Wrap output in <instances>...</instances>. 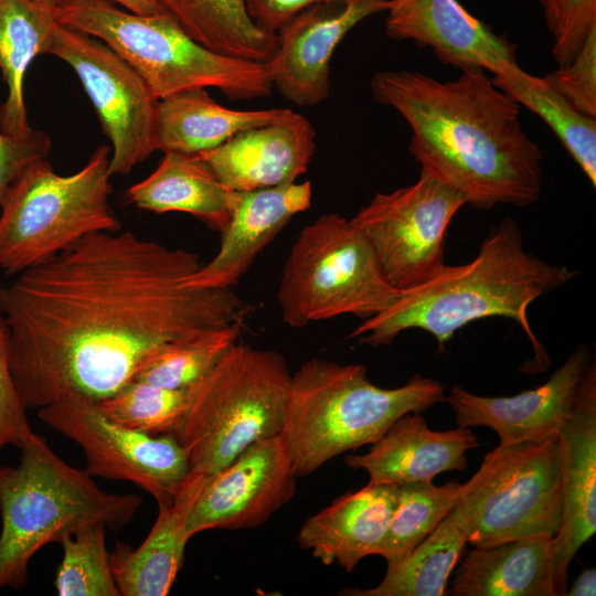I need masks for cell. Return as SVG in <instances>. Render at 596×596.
I'll use <instances>...</instances> for the list:
<instances>
[{"label":"cell","instance_id":"cb8c5ba5","mask_svg":"<svg viewBox=\"0 0 596 596\" xmlns=\"http://www.w3.org/2000/svg\"><path fill=\"white\" fill-rule=\"evenodd\" d=\"M451 596H557L552 578V538L529 536L470 550Z\"/></svg>","mask_w":596,"mask_h":596},{"label":"cell","instance_id":"3957f363","mask_svg":"<svg viewBox=\"0 0 596 596\" xmlns=\"http://www.w3.org/2000/svg\"><path fill=\"white\" fill-rule=\"evenodd\" d=\"M576 274L567 266L530 254L518 223L504 219L490 231L472 260L445 265L428 281L401 291L389 308L362 320L350 338L381 347L391 344L405 330L421 329L435 337L440 352L456 331L468 323L504 317L522 328L532 344L539 371H543L550 360L531 328L528 309Z\"/></svg>","mask_w":596,"mask_h":596},{"label":"cell","instance_id":"2e32d148","mask_svg":"<svg viewBox=\"0 0 596 596\" xmlns=\"http://www.w3.org/2000/svg\"><path fill=\"white\" fill-rule=\"evenodd\" d=\"M562 481V520L552 538V578L565 595L568 568L596 532V363L578 383L571 412L557 433Z\"/></svg>","mask_w":596,"mask_h":596},{"label":"cell","instance_id":"d4e9b609","mask_svg":"<svg viewBox=\"0 0 596 596\" xmlns=\"http://www.w3.org/2000/svg\"><path fill=\"white\" fill-rule=\"evenodd\" d=\"M288 108L235 110L216 103L205 88L180 92L159 100L157 148L164 152L199 155L240 131L281 121Z\"/></svg>","mask_w":596,"mask_h":596},{"label":"cell","instance_id":"ba28073f","mask_svg":"<svg viewBox=\"0 0 596 596\" xmlns=\"http://www.w3.org/2000/svg\"><path fill=\"white\" fill-rule=\"evenodd\" d=\"M110 147L99 146L86 164L57 174L47 159L26 168L0 203V270L17 275L85 235L116 232L110 204Z\"/></svg>","mask_w":596,"mask_h":596},{"label":"cell","instance_id":"e575fe53","mask_svg":"<svg viewBox=\"0 0 596 596\" xmlns=\"http://www.w3.org/2000/svg\"><path fill=\"white\" fill-rule=\"evenodd\" d=\"M553 38L552 54L567 65L596 28V0H539Z\"/></svg>","mask_w":596,"mask_h":596},{"label":"cell","instance_id":"603a6c76","mask_svg":"<svg viewBox=\"0 0 596 596\" xmlns=\"http://www.w3.org/2000/svg\"><path fill=\"white\" fill-rule=\"evenodd\" d=\"M207 475L191 470L173 500L158 505V517L143 542L134 550L117 542L109 552L111 572L121 596H166L182 565L191 539L190 512Z\"/></svg>","mask_w":596,"mask_h":596},{"label":"cell","instance_id":"ffe728a7","mask_svg":"<svg viewBox=\"0 0 596 596\" xmlns=\"http://www.w3.org/2000/svg\"><path fill=\"white\" fill-rule=\"evenodd\" d=\"M316 150L311 123L295 113L278 123L237 132L198 156L228 191H247L296 182Z\"/></svg>","mask_w":596,"mask_h":596},{"label":"cell","instance_id":"f35d334b","mask_svg":"<svg viewBox=\"0 0 596 596\" xmlns=\"http://www.w3.org/2000/svg\"><path fill=\"white\" fill-rule=\"evenodd\" d=\"M328 0H244L246 11L262 31L277 34L306 8Z\"/></svg>","mask_w":596,"mask_h":596},{"label":"cell","instance_id":"5bb4252c","mask_svg":"<svg viewBox=\"0 0 596 596\" xmlns=\"http://www.w3.org/2000/svg\"><path fill=\"white\" fill-rule=\"evenodd\" d=\"M296 479L281 435L251 445L207 476L189 515L190 538L265 523L294 497Z\"/></svg>","mask_w":596,"mask_h":596},{"label":"cell","instance_id":"e0dca14e","mask_svg":"<svg viewBox=\"0 0 596 596\" xmlns=\"http://www.w3.org/2000/svg\"><path fill=\"white\" fill-rule=\"evenodd\" d=\"M592 361L581 344L542 385L512 396H480L453 386L446 401L461 427L493 429L499 445L541 441L556 436L568 416L581 377Z\"/></svg>","mask_w":596,"mask_h":596},{"label":"cell","instance_id":"83f0119b","mask_svg":"<svg viewBox=\"0 0 596 596\" xmlns=\"http://www.w3.org/2000/svg\"><path fill=\"white\" fill-rule=\"evenodd\" d=\"M183 31L219 54L267 63L277 35L262 31L248 15L244 0H156Z\"/></svg>","mask_w":596,"mask_h":596},{"label":"cell","instance_id":"4dcf8cb0","mask_svg":"<svg viewBox=\"0 0 596 596\" xmlns=\"http://www.w3.org/2000/svg\"><path fill=\"white\" fill-rule=\"evenodd\" d=\"M465 483L414 481L397 486V503L376 555L392 565L406 557L448 514L470 488Z\"/></svg>","mask_w":596,"mask_h":596},{"label":"cell","instance_id":"9a60e30c","mask_svg":"<svg viewBox=\"0 0 596 596\" xmlns=\"http://www.w3.org/2000/svg\"><path fill=\"white\" fill-rule=\"evenodd\" d=\"M387 1L328 0L299 12L277 32V49L265 63L273 87L299 106L326 100L336 47L362 20L384 12Z\"/></svg>","mask_w":596,"mask_h":596},{"label":"cell","instance_id":"5b68a950","mask_svg":"<svg viewBox=\"0 0 596 596\" xmlns=\"http://www.w3.org/2000/svg\"><path fill=\"white\" fill-rule=\"evenodd\" d=\"M17 466L0 467V589L22 588L34 554L94 522L119 531L142 499L103 490L85 471L58 457L35 433L20 448Z\"/></svg>","mask_w":596,"mask_h":596},{"label":"cell","instance_id":"9c48e42d","mask_svg":"<svg viewBox=\"0 0 596 596\" xmlns=\"http://www.w3.org/2000/svg\"><path fill=\"white\" fill-rule=\"evenodd\" d=\"M400 295L352 220L324 213L295 240L283 267L277 301L283 320L300 328L345 315L365 320Z\"/></svg>","mask_w":596,"mask_h":596},{"label":"cell","instance_id":"60d3db41","mask_svg":"<svg viewBox=\"0 0 596 596\" xmlns=\"http://www.w3.org/2000/svg\"><path fill=\"white\" fill-rule=\"evenodd\" d=\"M123 6L127 11L137 14H158L164 12L156 0H107Z\"/></svg>","mask_w":596,"mask_h":596},{"label":"cell","instance_id":"74e56055","mask_svg":"<svg viewBox=\"0 0 596 596\" xmlns=\"http://www.w3.org/2000/svg\"><path fill=\"white\" fill-rule=\"evenodd\" d=\"M51 150L50 137L31 129L23 136H11L0 131V203L8 188L32 163L47 159Z\"/></svg>","mask_w":596,"mask_h":596},{"label":"cell","instance_id":"b9f144b4","mask_svg":"<svg viewBox=\"0 0 596 596\" xmlns=\"http://www.w3.org/2000/svg\"><path fill=\"white\" fill-rule=\"evenodd\" d=\"M33 1H35L38 3H41L43 6H46V7L54 10V9L61 7L62 4H64L68 0H33Z\"/></svg>","mask_w":596,"mask_h":596},{"label":"cell","instance_id":"d6a6232c","mask_svg":"<svg viewBox=\"0 0 596 596\" xmlns=\"http://www.w3.org/2000/svg\"><path fill=\"white\" fill-rule=\"evenodd\" d=\"M190 397V387L166 389L131 380L110 396L96 402L111 421L151 436L172 434Z\"/></svg>","mask_w":596,"mask_h":596},{"label":"cell","instance_id":"484cf974","mask_svg":"<svg viewBox=\"0 0 596 596\" xmlns=\"http://www.w3.org/2000/svg\"><path fill=\"white\" fill-rule=\"evenodd\" d=\"M126 199L155 213H188L221 233L231 219L233 191L198 156L164 152L149 177L127 189Z\"/></svg>","mask_w":596,"mask_h":596},{"label":"cell","instance_id":"277c9868","mask_svg":"<svg viewBox=\"0 0 596 596\" xmlns=\"http://www.w3.org/2000/svg\"><path fill=\"white\" fill-rule=\"evenodd\" d=\"M446 401L444 385L421 374L385 389L362 364L312 358L292 374L280 433L296 477L340 454L373 444L401 416Z\"/></svg>","mask_w":596,"mask_h":596},{"label":"cell","instance_id":"7c38bea8","mask_svg":"<svg viewBox=\"0 0 596 596\" xmlns=\"http://www.w3.org/2000/svg\"><path fill=\"white\" fill-rule=\"evenodd\" d=\"M45 54L78 76L110 141L111 174H127L157 148L159 99L142 77L106 43L58 23Z\"/></svg>","mask_w":596,"mask_h":596},{"label":"cell","instance_id":"d6986e66","mask_svg":"<svg viewBox=\"0 0 596 596\" xmlns=\"http://www.w3.org/2000/svg\"><path fill=\"white\" fill-rule=\"evenodd\" d=\"M311 183L233 191L231 219L217 253L184 281L203 288H233L258 254L298 213L311 204Z\"/></svg>","mask_w":596,"mask_h":596},{"label":"cell","instance_id":"4316f807","mask_svg":"<svg viewBox=\"0 0 596 596\" xmlns=\"http://www.w3.org/2000/svg\"><path fill=\"white\" fill-rule=\"evenodd\" d=\"M58 25L54 10L33 0H0V71L7 97L0 106V131L26 135L32 128L24 103V76L39 54H45Z\"/></svg>","mask_w":596,"mask_h":596},{"label":"cell","instance_id":"6da1fadb","mask_svg":"<svg viewBox=\"0 0 596 596\" xmlns=\"http://www.w3.org/2000/svg\"><path fill=\"white\" fill-rule=\"evenodd\" d=\"M196 253L100 231L0 288L10 368L26 409L64 396L99 402L132 380L160 347L244 323L233 288L184 281Z\"/></svg>","mask_w":596,"mask_h":596},{"label":"cell","instance_id":"7402d4cb","mask_svg":"<svg viewBox=\"0 0 596 596\" xmlns=\"http://www.w3.org/2000/svg\"><path fill=\"white\" fill-rule=\"evenodd\" d=\"M397 494V486L374 483L348 492L308 518L297 542L324 565L337 563L351 572L365 556L376 555Z\"/></svg>","mask_w":596,"mask_h":596},{"label":"cell","instance_id":"836d02e7","mask_svg":"<svg viewBox=\"0 0 596 596\" xmlns=\"http://www.w3.org/2000/svg\"><path fill=\"white\" fill-rule=\"evenodd\" d=\"M243 327L235 323L202 340L167 343L143 361L132 380L172 390L189 389L237 341Z\"/></svg>","mask_w":596,"mask_h":596},{"label":"cell","instance_id":"ac0fdd59","mask_svg":"<svg viewBox=\"0 0 596 596\" xmlns=\"http://www.w3.org/2000/svg\"><path fill=\"white\" fill-rule=\"evenodd\" d=\"M385 12L387 38L428 46L446 65L494 74L517 64L515 45L458 0H389Z\"/></svg>","mask_w":596,"mask_h":596},{"label":"cell","instance_id":"4fadbf2b","mask_svg":"<svg viewBox=\"0 0 596 596\" xmlns=\"http://www.w3.org/2000/svg\"><path fill=\"white\" fill-rule=\"evenodd\" d=\"M38 417L82 448L91 477L132 482L158 505L173 500L191 471L188 455L172 434L151 436L130 429L87 398L64 396L38 409Z\"/></svg>","mask_w":596,"mask_h":596},{"label":"cell","instance_id":"30bf717a","mask_svg":"<svg viewBox=\"0 0 596 596\" xmlns=\"http://www.w3.org/2000/svg\"><path fill=\"white\" fill-rule=\"evenodd\" d=\"M455 504L475 547L529 538H553L562 520L557 436L499 445Z\"/></svg>","mask_w":596,"mask_h":596},{"label":"cell","instance_id":"ab89813d","mask_svg":"<svg viewBox=\"0 0 596 596\" xmlns=\"http://www.w3.org/2000/svg\"><path fill=\"white\" fill-rule=\"evenodd\" d=\"M567 596H595L596 595V570L589 567L584 570L567 588Z\"/></svg>","mask_w":596,"mask_h":596},{"label":"cell","instance_id":"44dd1931","mask_svg":"<svg viewBox=\"0 0 596 596\" xmlns=\"http://www.w3.org/2000/svg\"><path fill=\"white\" fill-rule=\"evenodd\" d=\"M371 445L365 454L347 456L345 464L365 470L369 483L392 486L462 471L468 464L466 453L479 446L470 427L432 430L421 413L401 416Z\"/></svg>","mask_w":596,"mask_h":596},{"label":"cell","instance_id":"8d00e7d4","mask_svg":"<svg viewBox=\"0 0 596 596\" xmlns=\"http://www.w3.org/2000/svg\"><path fill=\"white\" fill-rule=\"evenodd\" d=\"M32 434L26 408L13 381L7 330L0 315V450L7 446L20 449Z\"/></svg>","mask_w":596,"mask_h":596},{"label":"cell","instance_id":"f546056e","mask_svg":"<svg viewBox=\"0 0 596 596\" xmlns=\"http://www.w3.org/2000/svg\"><path fill=\"white\" fill-rule=\"evenodd\" d=\"M493 84L520 106L538 115L555 134L593 187H596V118L587 117L556 92L544 77L518 63L492 74Z\"/></svg>","mask_w":596,"mask_h":596},{"label":"cell","instance_id":"7a4b0ae2","mask_svg":"<svg viewBox=\"0 0 596 596\" xmlns=\"http://www.w3.org/2000/svg\"><path fill=\"white\" fill-rule=\"evenodd\" d=\"M440 82L412 71L376 73L374 99L397 110L412 130L409 152L422 170L489 210L524 207L540 198L543 153L520 121V105L483 70Z\"/></svg>","mask_w":596,"mask_h":596},{"label":"cell","instance_id":"d590c367","mask_svg":"<svg viewBox=\"0 0 596 596\" xmlns=\"http://www.w3.org/2000/svg\"><path fill=\"white\" fill-rule=\"evenodd\" d=\"M543 77L576 110L596 118V28L567 65Z\"/></svg>","mask_w":596,"mask_h":596},{"label":"cell","instance_id":"8992f818","mask_svg":"<svg viewBox=\"0 0 596 596\" xmlns=\"http://www.w3.org/2000/svg\"><path fill=\"white\" fill-rule=\"evenodd\" d=\"M56 21L106 43L160 100L213 87L233 100L268 96L274 89L265 63L225 56L194 41L167 12L137 14L107 0H68Z\"/></svg>","mask_w":596,"mask_h":596},{"label":"cell","instance_id":"8fae6325","mask_svg":"<svg viewBox=\"0 0 596 596\" xmlns=\"http://www.w3.org/2000/svg\"><path fill=\"white\" fill-rule=\"evenodd\" d=\"M465 198L434 175L390 193H376L351 219L387 283L400 291L417 287L446 265L445 240Z\"/></svg>","mask_w":596,"mask_h":596},{"label":"cell","instance_id":"52a82bcc","mask_svg":"<svg viewBox=\"0 0 596 596\" xmlns=\"http://www.w3.org/2000/svg\"><path fill=\"white\" fill-rule=\"evenodd\" d=\"M291 373L274 350L237 341L190 387L185 412L172 433L190 469L211 475L251 445L280 435Z\"/></svg>","mask_w":596,"mask_h":596},{"label":"cell","instance_id":"f1b7e54d","mask_svg":"<svg viewBox=\"0 0 596 596\" xmlns=\"http://www.w3.org/2000/svg\"><path fill=\"white\" fill-rule=\"evenodd\" d=\"M468 543L456 505L403 560L387 565L382 582L370 589H344L351 596H440Z\"/></svg>","mask_w":596,"mask_h":596},{"label":"cell","instance_id":"1f68e13d","mask_svg":"<svg viewBox=\"0 0 596 596\" xmlns=\"http://www.w3.org/2000/svg\"><path fill=\"white\" fill-rule=\"evenodd\" d=\"M106 529L88 523L58 541L63 557L54 586L60 596H121L106 549Z\"/></svg>","mask_w":596,"mask_h":596}]
</instances>
